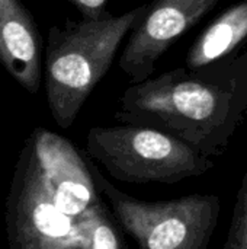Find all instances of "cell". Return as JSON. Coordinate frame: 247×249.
<instances>
[{
	"instance_id": "cell-1",
	"label": "cell",
	"mask_w": 247,
	"mask_h": 249,
	"mask_svg": "<svg viewBox=\"0 0 247 249\" xmlns=\"http://www.w3.org/2000/svg\"><path fill=\"white\" fill-rule=\"evenodd\" d=\"M116 105L121 124L157 128L208 158L221 156L247 121V51L131 83Z\"/></svg>"
},
{
	"instance_id": "cell-2",
	"label": "cell",
	"mask_w": 247,
	"mask_h": 249,
	"mask_svg": "<svg viewBox=\"0 0 247 249\" xmlns=\"http://www.w3.org/2000/svg\"><path fill=\"white\" fill-rule=\"evenodd\" d=\"M146 9L147 3L119 16L51 26L42 73L48 108L60 128L73 125Z\"/></svg>"
},
{
	"instance_id": "cell-3",
	"label": "cell",
	"mask_w": 247,
	"mask_h": 249,
	"mask_svg": "<svg viewBox=\"0 0 247 249\" xmlns=\"http://www.w3.org/2000/svg\"><path fill=\"white\" fill-rule=\"evenodd\" d=\"M84 150L112 178L128 184H176L215 166L178 137L135 124L92 127Z\"/></svg>"
},
{
	"instance_id": "cell-4",
	"label": "cell",
	"mask_w": 247,
	"mask_h": 249,
	"mask_svg": "<svg viewBox=\"0 0 247 249\" xmlns=\"http://www.w3.org/2000/svg\"><path fill=\"white\" fill-rule=\"evenodd\" d=\"M92 175L115 220L138 249H208L220 219L218 196L191 194L146 201L118 190L93 160Z\"/></svg>"
},
{
	"instance_id": "cell-5",
	"label": "cell",
	"mask_w": 247,
	"mask_h": 249,
	"mask_svg": "<svg viewBox=\"0 0 247 249\" xmlns=\"http://www.w3.org/2000/svg\"><path fill=\"white\" fill-rule=\"evenodd\" d=\"M4 222L7 249H82L76 222L57 207L26 142L13 169Z\"/></svg>"
},
{
	"instance_id": "cell-6",
	"label": "cell",
	"mask_w": 247,
	"mask_h": 249,
	"mask_svg": "<svg viewBox=\"0 0 247 249\" xmlns=\"http://www.w3.org/2000/svg\"><path fill=\"white\" fill-rule=\"evenodd\" d=\"M221 0H151L128 34L119 55V69L131 83H138L156 70L163 54L194 28Z\"/></svg>"
},
{
	"instance_id": "cell-7",
	"label": "cell",
	"mask_w": 247,
	"mask_h": 249,
	"mask_svg": "<svg viewBox=\"0 0 247 249\" xmlns=\"http://www.w3.org/2000/svg\"><path fill=\"white\" fill-rule=\"evenodd\" d=\"M25 142L61 213L76 222L102 200L86 150L44 127H35Z\"/></svg>"
},
{
	"instance_id": "cell-8",
	"label": "cell",
	"mask_w": 247,
	"mask_h": 249,
	"mask_svg": "<svg viewBox=\"0 0 247 249\" xmlns=\"http://www.w3.org/2000/svg\"><path fill=\"white\" fill-rule=\"evenodd\" d=\"M42 36L20 0H0V66L28 93L42 82Z\"/></svg>"
},
{
	"instance_id": "cell-9",
	"label": "cell",
	"mask_w": 247,
	"mask_h": 249,
	"mask_svg": "<svg viewBox=\"0 0 247 249\" xmlns=\"http://www.w3.org/2000/svg\"><path fill=\"white\" fill-rule=\"evenodd\" d=\"M246 38L247 0H245L224 10L202 31L186 54V69H201L227 57Z\"/></svg>"
},
{
	"instance_id": "cell-10",
	"label": "cell",
	"mask_w": 247,
	"mask_h": 249,
	"mask_svg": "<svg viewBox=\"0 0 247 249\" xmlns=\"http://www.w3.org/2000/svg\"><path fill=\"white\" fill-rule=\"evenodd\" d=\"M82 249H128L124 231L103 200L76 220Z\"/></svg>"
},
{
	"instance_id": "cell-11",
	"label": "cell",
	"mask_w": 247,
	"mask_h": 249,
	"mask_svg": "<svg viewBox=\"0 0 247 249\" xmlns=\"http://www.w3.org/2000/svg\"><path fill=\"white\" fill-rule=\"evenodd\" d=\"M223 249H247V166L237 191L233 219Z\"/></svg>"
},
{
	"instance_id": "cell-12",
	"label": "cell",
	"mask_w": 247,
	"mask_h": 249,
	"mask_svg": "<svg viewBox=\"0 0 247 249\" xmlns=\"http://www.w3.org/2000/svg\"><path fill=\"white\" fill-rule=\"evenodd\" d=\"M83 15L84 19H99L105 16L108 0H70Z\"/></svg>"
}]
</instances>
